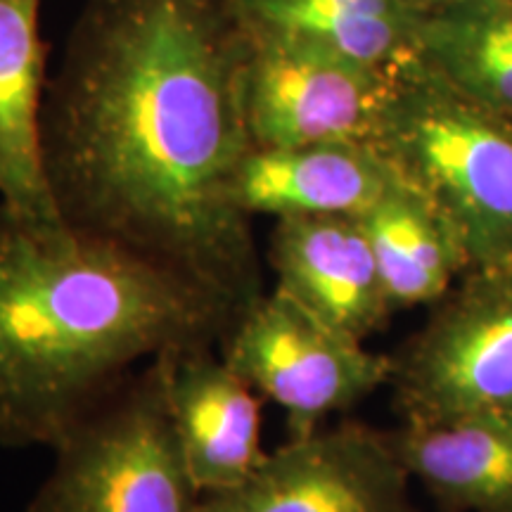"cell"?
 I'll list each match as a JSON object with an SVG mask.
<instances>
[{"label": "cell", "instance_id": "obj_1", "mask_svg": "<svg viewBox=\"0 0 512 512\" xmlns=\"http://www.w3.org/2000/svg\"><path fill=\"white\" fill-rule=\"evenodd\" d=\"M252 38L242 0H86L43 107L62 219L181 273L235 318L264 294L235 204Z\"/></svg>", "mask_w": 512, "mask_h": 512}, {"label": "cell", "instance_id": "obj_2", "mask_svg": "<svg viewBox=\"0 0 512 512\" xmlns=\"http://www.w3.org/2000/svg\"><path fill=\"white\" fill-rule=\"evenodd\" d=\"M233 323L150 256L0 202V446H55L138 361Z\"/></svg>", "mask_w": 512, "mask_h": 512}, {"label": "cell", "instance_id": "obj_3", "mask_svg": "<svg viewBox=\"0 0 512 512\" xmlns=\"http://www.w3.org/2000/svg\"><path fill=\"white\" fill-rule=\"evenodd\" d=\"M377 150L446 216L470 268L512 266V119L418 60L401 74Z\"/></svg>", "mask_w": 512, "mask_h": 512}, {"label": "cell", "instance_id": "obj_4", "mask_svg": "<svg viewBox=\"0 0 512 512\" xmlns=\"http://www.w3.org/2000/svg\"><path fill=\"white\" fill-rule=\"evenodd\" d=\"M29 512H200L155 368L57 441Z\"/></svg>", "mask_w": 512, "mask_h": 512}, {"label": "cell", "instance_id": "obj_5", "mask_svg": "<svg viewBox=\"0 0 512 512\" xmlns=\"http://www.w3.org/2000/svg\"><path fill=\"white\" fill-rule=\"evenodd\" d=\"M252 34L245 74V119L252 147H377L408 67H370L256 22Z\"/></svg>", "mask_w": 512, "mask_h": 512}, {"label": "cell", "instance_id": "obj_6", "mask_svg": "<svg viewBox=\"0 0 512 512\" xmlns=\"http://www.w3.org/2000/svg\"><path fill=\"white\" fill-rule=\"evenodd\" d=\"M223 358L240 377L285 411L290 437L320 430L389 384L394 358L370 351L283 292L261 294L226 332Z\"/></svg>", "mask_w": 512, "mask_h": 512}, {"label": "cell", "instance_id": "obj_7", "mask_svg": "<svg viewBox=\"0 0 512 512\" xmlns=\"http://www.w3.org/2000/svg\"><path fill=\"white\" fill-rule=\"evenodd\" d=\"M394 358L403 420L512 411V266L470 268Z\"/></svg>", "mask_w": 512, "mask_h": 512}, {"label": "cell", "instance_id": "obj_8", "mask_svg": "<svg viewBox=\"0 0 512 512\" xmlns=\"http://www.w3.org/2000/svg\"><path fill=\"white\" fill-rule=\"evenodd\" d=\"M389 434L349 425L290 437L200 512H415Z\"/></svg>", "mask_w": 512, "mask_h": 512}, {"label": "cell", "instance_id": "obj_9", "mask_svg": "<svg viewBox=\"0 0 512 512\" xmlns=\"http://www.w3.org/2000/svg\"><path fill=\"white\" fill-rule=\"evenodd\" d=\"M192 482L202 496L226 491L254 472L261 448V403L209 342L176 347L152 361Z\"/></svg>", "mask_w": 512, "mask_h": 512}, {"label": "cell", "instance_id": "obj_10", "mask_svg": "<svg viewBox=\"0 0 512 512\" xmlns=\"http://www.w3.org/2000/svg\"><path fill=\"white\" fill-rule=\"evenodd\" d=\"M268 261L275 290L358 342L380 332L394 313L358 216L278 219Z\"/></svg>", "mask_w": 512, "mask_h": 512}, {"label": "cell", "instance_id": "obj_11", "mask_svg": "<svg viewBox=\"0 0 512 512\" xmlns=\"http://www.w3.org/2000/svg\"><path fill=\"white\" fill-rule=\"evenodd\" d=\"M375 145L252 147L235 178V204L252 216H361L396 183Z\"/></svg>", "mask_w": 512, "mask_h": 512}, {"label": "cell", "instance_id": "obj_12", "mask_svg": "<svg viewBox=\"0 0 512 512\" xmlns=\"http://www.w3.org/2000/svg\"><path fill=\"white\" fill-rule=\"evenodd\" d=\"M389 441L446 512H512V411L403 420Z\"/></svg>", "mask_w": 512, "mask_h": 512}, {"label": "cell", "instance_id": "obj_13", "mask_svg": "<svg viewBox=\"0 0 512 512\" xmlns=\"http://www.w3.org/2000/svg\"><path fill=\"white\" fill-rule=\"evenodd\" d=\"M41 8L43 0H0V202L60 216L43 152L48 74Z\"/></svg>", "mask_w": 512, "mask_h": 512}, {"label": "cell", "instance_id": "obj_14", "mask_svg": "<svg viewBox=\"0 0 512 512\" xmlns=\"http://www.w3.org/2000/svg\"><path fill=\"white\" fill-rule=\"evenodd\" d=\"M358 219L394 311L439 304L470 271L463 242L446 216L401 178Z\"/></svg>", "mask_w": 512, "mask_h": 512}, {"label": "cell", "instance_id": "obj_15", "mask_svg": "<svg viewBox=\"0 0 512 512\" xmlns=\"http://www.w3.org/2000/svg\"><path fill=\"white\" fill-rule=\"evenodd\" d=\"M249 19L380 69L420 60V0H242Z\"/></svg>", "mask_w": 512, "mask_h": 512}, {"label": "cell", "instance_id": "obj_16", "mask_svg": "<svg viewBox=\"0 0 512 512\" xmlns=\"http://www.w3.org/2000/svg\"><path fill=\"white\" fill-rule=\"evenodd\" d=\"M418 55L448 86L512 119V0L427 10Z\"/></svg>", "mask_w": 512, "mask_h": 512}, {"label": "cell", "instance_id": "obj_17", "mask_svg": "<svg viewBox=\"0 0 512 512\" xmlns=\"http://www.w3.org/2000/svg\"><path fill=\"white\" fill-rule=\"evenodd\" d=\"M467 3V0H420V5L425 10H437V8H448V5Z\"/></svg>", "mask_w": 512, "mask_h": 512}]
</instances>
